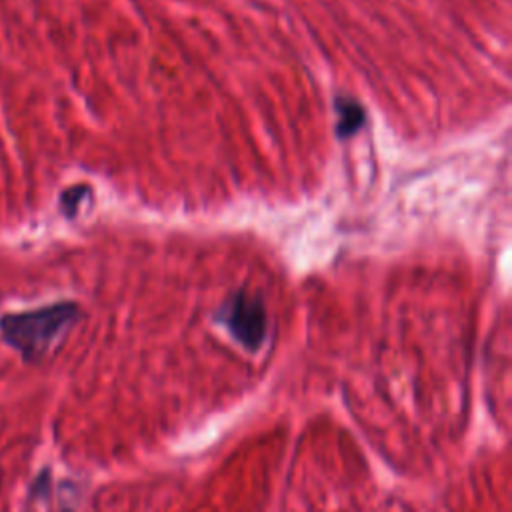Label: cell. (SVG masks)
<instances>
[{
    "mask_svg": "<svg viewBox=\"0 0 512 512\" xmlns=\"http://www.w3.org/2000/svg\"><path fill=\"white\" fill-rule=\"evenodd\" d=\"M216 320L248 350H258L268 332V316L260 296L248 290L230 294L216 312Z\"/></svg>",
    "mask_w": 512,
    "mask_h": 512,
    "instance_id": "cell-2",
    "label": "cell"
},
{
    "mask_svg": "<svg viewBox=\"0 0 512 512\" xmlns=\"http://www.w3.org/2000/svg\"><path fill=\"white\" fill-rule=\"evenodd\" d=\"M88 194V188L86 186H74V188H68L64 194H62V210L68 214V216H74L76 210H78V204L82 202V196Z\"/></svg>",
    "mask_w": 512,
    "mask_h": 512,
    "instance_id": "cell-4",
    "label": "cell"
},
{
    "mask_svg": "<svg viewBox=\"0 0 512 512\" xmlns=\"http://www.w3.org/2000/svg\"><path fill=\"white\" fill-rule=\"evenodd\" d=\"M62 512H70V510H62Z\"/></svg>",
    "mask_w": 512,
    "mask_h": 512,
    "instance_id": "cell-5",
    "label": "cell"
},
{
    "mask_svg": "<svg viewBox=\"0 0 512 512\" xmlns=\"http://www.w3.org/2000/svg\"><path fill=\"white\" fill-rule=\"evenodd\" d=\"M334 112L338 116L336 120V134L340 138L354 136L366 122V112L360 106L358 100L350 96H336L334 100Z\"/></svg>",
    "mask_w": 512,
    "mask_h": 512,
    "instance_id": "cell-3",
    "label": "cell"
},
{
    "mask_svg": "<svg viewBox=\"0 0 512 512\" xmlns=\"http://www.w3.org/2000/svg\"><path fill=\"white\" fill-rule=\"evenodd\" d=\"M78 318L80 308L76 302H54L42 308L0 316V334L26 362H36L56 346Z\"/></svg>",
    "mask_w": 512,
    "mask_h": 512,
    "instance_id": "cell-1",
    "label": "cell"
}]
</instances>
